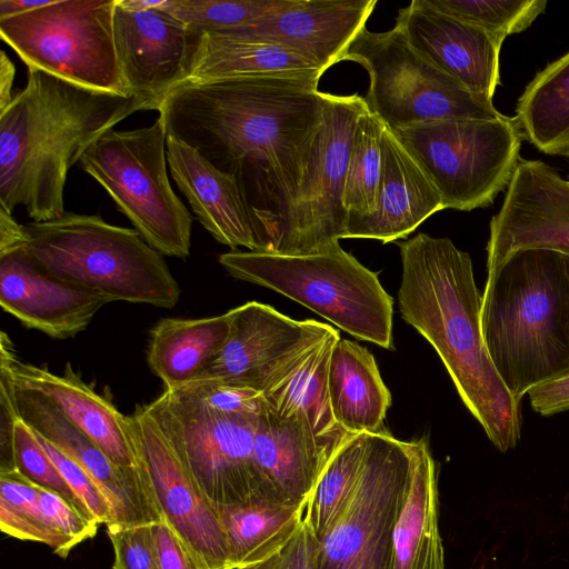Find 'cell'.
I'll list each match as a JSON object with an SVG mask.
<instances>
[{
  "label": "cell",
  "instance_id": "27",
  "mask_svg": "<svg viewBox=\"0 0 569 569\" xmlns=\"http://www.w3.org/2000/svg\"><path fill=\"white\" fill-rule=\"evenodd\" d=\"M309 72L326 71L305 54L282 46L222 30L198 31L190 66L180 84L243 76Z\"/></svg>",
  "mask_w": 569,
  "mask_h": 569
},
{
  "label": "cell",
  "instance_id": "4",
  "mask_svg": "<svg viewBox=\"0 0 569 569\" xmlns=\"http://www.w3.org/2000/svg\"><path fill=\"white\" fill-rule=\"evenodd\" d=\"M481 298L485 348L517 400L569 372V280L562 253L515 252L487 272Z\"/></svg>",
  "mask_w": 569,
  "mask_h": 569
},
{
  "label": "cell",
  "instance_id": "40",
  "mask_svg": "<svg viewBox=\"0 0 569 569\" xmlns=\"http://www.w3.org/2000/svg\"><path fill=\"white\" fill-rule=\"evenodd\" d=\"M153 523L107 526L114 560L112 569H160L154 537Z\"/></svg>",
  "mask_w": 569,
  "mask_h": 569
},
{
  "label": "cell",
  "instance_id": "5",
  "mask_svg": "<svg viewBox=\"0 0 569 569\" xmlns=\"http://www.w3.org/2000/svg\"><path fill=\"white\" fill-rule=\"evenodd\" d=\"M22 244L50 274L102 295L111 301L171 309L180 286L161 253L130 228L96 214L64 212L43 222L23 224Z\"/></svg>",
  "mask_w": 569,
  "mask_h": 569
},
{
  "label": "cell",
  "instance_id": "46",
  "mask_svg": "<svg viewBox=\"0 0 569 569\" xmlns=\"http://www.w3.org/2000/svg\"><path fill=\"white\" fill-rule=\"evenodd\" d=\"M318 540L303 521L297 533L281 550L274 569H313Z\"/></svg>",
  "mask_w": 569,
  "mask_h": 569
},
{
  "label": "cell",
  "instance_id": "14",
  "mask_svg": "<svg viewBox=\"0 0 569 569\" xmlns=\"http://www.w3.org/2000/svg\"><path fill=\"white\" fill-rule=\"evenodd\" d=\"M127 426L161 520L182 540L200 569H233L214 507L189 475L147 405H138L127 416Z\"/></svg>",
  "mask_w": 569,
  "mask_h": 569
},
{
  "label": "cell",
  "instance_id": "21",
  "mask_svg": "<svg viewBox=\"0 0 569 569\" xmlns=\"http://www.w3.org/2000/svg\"><path fill=\"white\" fill-rule=\"evenodd\" d=\"M110 300L40 268L19 247L0 253V306L24 327L54 339L87 329Z\"/></svg>",
  "mask_w": 569,
  "mask_h": 569
},
{
  "label": "cell",
  "instance_id": "35",
  "mask_svg": "<svg viewBox=\"0 0 569 569\" xmlns=\"http://www.w3.org/2000/svg\"><path fill=\"white\" fill-rule=\"evenodd\" d=\"M38 499L39 487L19 472L0 473V529L20 540L44 543L64 559L74 546L46 520Z\"/></svg>",
  "mask_w": 569,
  "mask_h": 569
},
{
  "label": "cell",
  "instance_id": "10",
  "mask_svg": "<svg viewBox=\"0 0 569 569\" xmlns=\"http://www.w3.org/2000/svg\"><path fill=\"white\" fill-rule=\"evenodd\" d=\"M442 198L445 209L490 206L520 160L515 118H451L391 130Z\"/></svg>",
  "mask_w": 569,
  "mask_h": 569
},
{
  "label": "cell",
  "instance_id": "28",
  "mask_svg": "<svg viewBox=\"0 0 569 569\" xmlns=\"http://www.w3.org/2000/svg\"><path fill=\"white\" fill-rule=\"evenodd\" d=\"M391 569H445L436 465L423 439L418 443L406 500L393 530Z\"/></svg>",
  "mask_w": 569,
  "mask_h": 569
},
{
  "label": "cell",
  "instance_id": "38",
  "mask_svg": "<svg viewBox=\"0 0 569 569\" xmlns=\"http://www.w3.org/2000/svg\"><path fill=\"white\" fill-rule=\"evenodd\" d=\"M13 453L17 472L36 486L60 495L83 516L93 519L43 450L32 429L20 418L14 425Z\"/></svg>",
  "mask_w": 569,
  "mask_h": 569
},
{
  "label": "cell",
  "instance_id": "7",
  "mask_svg": "<svg viewBox=\"0 0 569 569\" xmlns=\"http://www.w3.org/2000/svg\"><path fill=\"white\" fill-rule=\"evenodd\" d=\"M162 120L133 130L106 131L79 162L110 196L146 242L162 256L190 254L192 216L173 191Z\"/></svg>",
  "mask_w": 569,
  "mask_h": 569
},
{
  "label": "cell",
  "instance_id": "17",
  "mask_svg": "<svg viewBox=\"0 0 569 569\" xmlns=\"http://www.w3.org/2000/svg\"><path fill=\"white\" fill-rule=\"evenodd\" d=\"M161 3L141 9L117 0L113 13L114 47L128 89L157 111L186 78L198 38Z\"/></svg>",
  "mask_w": 569,
  "mask_h": 569
},
{
  "label": "cell",
  "instance_id": "16",
  "mask_svg": "<svg viewBox=\"0 0 569 569\" xmlns=\"http://www.w3.org/2000/svg\"><path fill=\"white\" fill-rule=\"evenodd\" d=\"M526 249L569 256V180L546 162L520 159L490 220L487 272Z\"/></svg>",
  "mask_w": 569,
  "mask_h": 569
},
{
  "label": "cell",
  "instance_id": "9",
  "mask_svg": "<svg viewBox=\"0 0 569 569\" xmlns=\"http://www.w3.org/2000/svg\"><path fill=\"white\" fill-rule=\"evenodd\" d=\"M367 109L358 93H325L323 118L302 177L286 201L271 212L256 209L271 252L297 256L329 250L343 239L348 214L343 189L358 121Z\"/></svg>",
  "mask_w": 569,
  "mask_h": 569
},
{
  "label": "cell",
  "instance_id": "32",
  "mask_svg": "<svg viewBox=\"0 0 569 569\" xmlns=\"http://www.w3.org/2000/svg\"><path fill=\"white\" fill-rule=\"evenodd\" d=\"M513 118L522 137L540 152L569 157V51L527 84Z\"/></svg>",
  "mask_w": 569,
  "mask_h": 569
},
{
  "label": "cell",
  "instance_id": "13",
  "mask_svg": "<svg viewBox=\"0 0 569 569\" xmlns=\"http://www.w3.org/2000/svg\"><path fill=\"white\" fill-rule=\"evenodd\" d=\"M419 440L369 432L358 485L318 540L313 569H391L393 530L406 500Z\"/></svg>",
  "mask_w": 569,
  "mask_h": 569
},
{
  "label": "cell",
  "instance_id": "39",
  "mask_svg": "<svg viewBox=\"0 0 569 569\" xmlns=\"http://www.w3.org/2000/svg\"><path fill=\"white\" fill-rule=\"evenodd\" d=\"M33 432L43 450L56 465L73 493L86 507L89 515L100 525L108 526L113 523L110 503L89 473L42 436L36 431Z\"/></svg>",
  "mask_w": 569,
  "mask_h": 569
},
{
  "label": "cell",
  "instance_id": "50",
  "mask_svg": "<svg viewBox=\"0 0 569 569\" xmlns=\"http://www.w3.org/2000/svg\"><path fill=\"white\" fill-rule=\"evenodd\" d=\"M280 555H281V551L271 556L270 558H268L263 561L252 563V565H249L246 567H241L239 569H274L277 563L279 562Z\"/></svg>",
  "mask_w": 569,
  "mask_h": 569
},
{
  "label": "cell",
  "instance_id": "36",
  "mask_svg": "<svg viewBox=\"0 0 569 569\" xmlns=\"http://www.w3.org/2000/svg\"><path fill=\"white\" fill-rule=\"evenodd\" d=\"M288 0H162L161 8L196 31L227 30L254 22Z\"/></svg>",
  "mask_w": 569,
  "mask_h": 569
},
{
  "label": "cell",
  "instance_id": "31",
  "mask_svg": "<svg viewBox=\"0 0 569 569\" xmlns=\"http://www.w3.org/2000/svg\"><path fill=\"white\" fill-rule=\"evenodd\" d=\"M223 527L233 569L280 552L303 522L306 505L259 500L214 507Z\"/></svg>",
  "mask_w": 569,
  "mask_h": 569
},
{
  "label": "cell",
  "instance_id": "49",
  "mask_svg": "<svg viewBox=\"0 0 569 569\" xmlns=\"http://www.w3.org/2000/svg\"><path fill=\"white\" fill-rule=\"evenodd\" d=\"M53 0H0V19L24 13L52 3Z\"/></svg>",
  "mask_w": 569,
  "mask_h": 569
},
{
  "label": "cell",
  "instance_id": "24",
  "mask_svg": "<svg viewBox=\"0 0 569 569\" xmlns=\"http://www.w3.org/2000/svg\"><path fill=\"white\" fill-rule=\"evenodd\" d=\"M382 168L372 214L347 222L343 239H373L382 243L406 238L427 218L445 209L430 179L383 124Z\"/></svg>",
  "mask_w": 569,
  "mask_h": 569
},
{
  "label": "cell",
  "instance_id": "44",
  "mask_svg": "<svg viewBox=\"0 0 569 569\" xmlns=\"http://www.w3.org/2000/svg\"><path fill=\"white\" fill-rule=\"evenodd\" d=\"M152 531L160 569H200L191 552L164 520L154 522Z\"/></svg>",
  "mask_w": 569,
  "mask_h": 569
},
{
  "label": "cell",
  "instance_id": "6",
  "mask_svg": "<svg viewBox=\"0 0 569 569\" xmlns=\"http://www.w3.org/2000/svg\"><path fill=\"white\" fill-rule=\"evenodd\" d=\"M219 262L230 276L277 291L360 340L393 347L392 297L340 244L297 256L231 250Z\"/></svg>",
  "mask_w": 569,
  "mask_h": 569
},
{
  "label": "cell",
  "instance_id": "37",
  "mask_svg": "<svg viewBox=\"0 0 569 569\" xmlns=\"http://www.w3.org/2000/svg\"><path fill=\"white\" fill-rule=\"evenodd\" d=\"M439 10L506 39L528 29L546 0H429Z\"/></svg>",
  "mask_w": 569,
  "mask_h": 569
},
{
  "label": "cell",
  "instance_id": "18",
  "mask_svg": "<svg viewBox=\"0 0 569 569\" xmlns=\"http://www.w3.org/2000/svg\"><path fill=\"white\" fill-rule=\"evenodd\" d=\"M13 385L19 418L89 473L110 503L113 523L140 525L161 520L140 471L114 463L44 395L14 380Z\"/></svg>",
  "mask_w": 569,
  "mask_h": 569
},
{
  "label": "cell",
  "instance_id": "43",
  "mask_svg": "<svg viewBox=\"0 0 569 569\" xmlns=\"http://www.w3.org/2000/svg\"><path fill=\"white\" fill-rule=\"evenodd\" d=\"M18 418L13 380L9 370L0 365V473L17 472L13 432Z\"/></svg>",
  "mask_w": 569,
  "mask_h": 569
},
{
  "label": "cell",
  "instance_id": "1",
  "mask_svg": "<svg viewBox=\"0 0 569 569\" xmlns=\"http://www.w3.org/2000/svg\"><path fill=\"white\" fill-rule=\"evenodd\" d=\"M323 73L243 76L174 88L158 109L167 136L280 207L298 186L323 118ZM262 211V210H261Z\"/></svg>",
  "mask_w": 569,
  "mask_h": 569
},
{
  "label": "cell",
  "instance_id": "11",
  "mask_svg": "<svg viewBox=\"0 0 569 569\" xmlns=\"http://www.w3.org/2000/svg\"><path fill=\"white\" fill-rule=\"evenodd\" d=\"M116 1L53 0L0 19V36L28 69L88 89L132 96L114 47Z\"/></svg>",
  "mask_w": 569,
  "mask_h": 569
},
{
  "label": "cell",
  "instance_id": "26",
  "mask_svg": "<svg viewBox=\"0 0 569 569\" xmlns=\"http://www.w3.org/2000/svg\"><path fill=\"white\" fill-rule=\"evenodd\" d=\"M328 392L336 422L349 433L388 432L391 393L376 359L363 346L339 338L331 352Z\"/></svg>",
  "mask_w": 569,
  "mask_h": 569
},
{
  "label": "cell",
  "instance_id": "19",
  "mask_svg": "<svg viewBox=\"0 0 569 569\" xmlns=\"http://www.w3.org/2000/svg\"><path fill=\"white\" fill-rule=\"evenodd\" d=\"M412 48L470 92L492 100L500 83L503 38L446 13L429 0H413L396 23Z\"/></svg>",
  "mask_w": 569,
  "mask_h": 569
},
{
  "label": "cell",
  "instance_id": "45",
  "mask_svg": "<svg viewBox=\"0 0 569 569\" xmlns=\"http://www.w3.org/2000/svg\"><path fill=\"white\" fill-rule=\"evenodd\" d=\"M527 396L531 408L541 416L569 410V372L531 388Z\"/></svg>",
  "mask_w": 569,
  "mask_h": 569
},
{
  "label": "cell",
  "instance_id": "41",
  "mask_svg": "<svg viewBox=\"0 0 569 569\" xmlns=\"http://www.w3.org/2000/svg\"><path fill=\"white\" fill-rule=\"evenodd\" d=\"M38 500L46 520L74 547L96 536L100 523L83 516L60 495L39 487Z\"/></svg>",
  "mask_w": 569,
  "mask_h": 569
},
{
  "label": "cell",
  "instance_id": "22",
  "mask_svg": "<svg viewBox=\"0 0 569 569\" xmlns=\"http://www.w3.org/2000/svg\"><path fill=\"white\" fill-rule=\"evenodd\" d=\"M376 4V0H288L254 22L222 31L296 50L327 71L342 61Z\"/></svg>",
  "mask_w": 569,
  "mask_h": 569
},
{
  "label": "cell",
  "instance_id": "3",
  "mask_svg": "<svg viewBox=\"0 0 569 569\" xmlns=\"http://www.w3.org/2000/svg\"><path fill=\"white\" fill-rule=\"evenodd\" d=\"M149 104L134 96L88 89L38 69L0 112V206L22 207L33 222L64 211L71 167L106 131Z\"/></svg>",
  "mask_w": 569,
  "mask_h": 569
},
{
  "label": "cell",
  "instance_id": "34",
  "mask_svg": "<svg viewBox=\"0 0 569 569\" xmlns=\"http://www.w3.org/2000/svg\"><path fill=\"white\" fill-rule=\"evenodd\" d=\"M382 127L367 107L355 130L343 189L348 221L370 216L376 210L382 168Z\"/></svg>",
  "mask_w": 569,
  "mask_h": 569
},
{
  "label": "cell",
  "instance_id": "30",
  "mask_svg": "<svg viewBox=\"0 0 569 569\" xmlns=\"http://www.w3.org/2000/svg\"><path fill=\"white\" fill-rule=\"evenodd\" d=\"M338 331L315 346L263 392L268 410L280 420L305 418L322 438L343 440L350 433L335 420L328 392V369Z\"/></svg>",
  "mask_w": 569,
  "mask_h": 569
},
{
  "label": "cell",
  "instance_id": "47",
  "mask_svg": "<svg viewBox=\"0 0 569 569\" xmlns=\"http://www.w3.org/2000/svg\"><path fill=\"white\" fill-rule=\"evenodd\" d=\"M24 240L23 224H19L12 213L0 206V253L22 247Z\"/></svg>",
  "mask_w": 569,
  "mask_h": 569
},
{
  "label": "cell",
  "instance_id": "23",
  "mask_svg": "<svg viewBox=\"0 0 569 569\" xmlns=\"http://www.w3.org/2000/svg\"><path fill=\"white\" fill-rule=\"evenodd\" d=\"M0 365L13 380L30 387L52 401L118 466L140 471L136 452L122 415L108 399L98 395L67 363L62 375L22 361L6 335L0 338Z\"/></svg>",
  "mask_w": 569,
  "mask_h": 569
},
{
  "label": "cell",
  "instance_id": "2",
  "mask_svg": "<svg viewBox=\"0 0 569 569\" xmlns=\"http://www.w3.org/2000/svg\"><path fill=\"white\" fill-rule=\"evenodd\" d=\"M402 319L435 348L463 405L493 446L506 452L520 440L521 401L507 389L485 348L481 295L472 260L449 238L427 233L398 242Z\"/></svg>",
  "mask_w": 569,
  "mask_h": 569
},
{
  "label": "cell",
  "instance_id": "20",
  "mask_svg": "<svg viewBox=\"0 0 569 569\" xmlns=\"http://www.w3.org/2000/svg\"><path fill=\"white\" fill-rule=\"evenodd\" d=\"M167 161L173 181L201 226L220 243L237 250L271 252L270 241L239 180L209 162L193 147L167 136Z\"/></svg>",
  "mask_w": 569,
  "mask_h": 569
},
{
  "label": "cell",
  "instance_id": "51",
  "mask_svg": "<svg viewBox=\"0 0 569 569\" xmlns=\"http://www.w3.org/2000/svg\"><path fill=\"white\" fill-rule=\"evenodd\" d=\"M565 256V261H566V267H567V274H568V280H569V256Z\"/></svg>",
  "mask_w": 569,
  "mask_h": 569
},
{
  "label": "cell",
  "instance_id": "29",
  "mask_svg": "<svg viewBox=\"0 0 569 569\" xmlns=\"http://www.w3.org/2000/svg\"><path fill=\"white\" fill-rule=\"evenodd\" d=\"M230 315L200 319L167 318L150 331L147 361L164 389L191 383L221 350L230 332Z\"/></svg>",
  "mask_w": 569,
  "mask_h": 569
},
{
  "label": "cell",
  "instance_id": "42",
  "mask_svg": "<svg viewBox=\"0 0 569 569\" xmlns=\"http://www.w3.org/2000/svg\"><path fill=\"white\" fill-rule=\"evenodd\" d=\"M184 387L210 408L223 412L259 415L266 406L262 392L250 388L206 381Z\"/></svg>",
  "mask_w": 569,
  "mask_h": 569
},
{
  "label": "cell",
  "instance_id": "25",
  "mask_svg": "<svg viewBox=\"0 0 569 569\" xmlns=\"http://www.w3.org/2000/svg\"><path fill=\"white\" fill-rule=\"evenodd\" d=\"M346 440L317 436L302 417L276 418L264 406L254 431L257 463L282 503L307 505L322 471Z\"/></svg>",
  "mask_w": 569,
  "mask_h": 569
},
{
  "label": "cell",
  "instance_id": "48",
  "mask_svg": "<svg viewBox=\"0 0 569 569\" xmlns=\"http://www.w3.org/2000/svg\"><path fill=\"white\" fill-rule=\"evenodd\" d=\"M14 74V64L2 50L0 52V112L3 111L13 99L12 84Z\"/></svg>",
  "mask_w": 569,
  "mask_h": 569
},
{
  "label": "cell",
  "instance_id": "15",
  "mask_svg": "<svg viewBox=\"0 0 569 569\" xmlns=\"http://www.w3.org/2000/svg\"><path fill=\"white\" fill-rule=\"evenodd\" d=\"M228 312L230 332L223 347L192 382H218L263 392L303 355L337 332L329 325L295 320L257 301Z\"/></svg>",
  "mask_w": 569,
  "mask_h": 569
},
{
  "label": "cell",
  "instance_id": "12",
  "mask_svg": "<svg viewBox=\"0 0 569 569\" xmlns=\"http://www.w3.org/2000/svg\"><path fill=\"white\" fill-rule=\"evenodd\" d=\"M342 60L367 70L365 102L390 130L451 118L505 117L491 99L470 92L412 48L397 26L385 32L362 29Z\"/></svg>",
  "mask_w": 569,
  "mask_h": 569
},
{
  "label": "cell",
  "instance_id": "33",
  "mask_svg": "<svg viewBox=\"0 0 569 569\" xmlns=\"http://www.w3.org/2000/svg\"><path fill=\"white\" fill-rule=\"evenodd\" d=\"M369 432L350 433L332 455L305 509L303 521L319 540L350 500L360 479Z\"/></svg>",
  "mask_w": 569,
  "mask_h": 569
},
{
  "label": "cell",
  "instance_id": "8",
  "mask_svg": "<svg viewBox=\"0 0 569 569\" xmlns=\"http://www.w3.org/2000/svg\"><path fill=\"white\" fill-rule=\"evenodd\" d=\"M147 408L213 507L280 502L254 457L259 415L212 409L184 386L164 389Z\"/></svg>",
  "mask_w": 569,
  "mask_h": 569
}]
</instances>
